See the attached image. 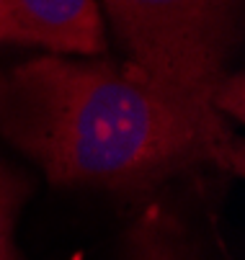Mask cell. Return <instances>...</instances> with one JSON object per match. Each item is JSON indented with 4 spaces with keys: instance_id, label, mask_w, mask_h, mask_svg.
Listing matches in <instances>:
<instances>
[{
    "instance_id": "cell-2",
    "label": "cell",
    "mask_w": 245,
    "mask_h": 260,
    "mask_svg": "<svg viewBox=\"0 0 245 260\" xmlns=\"http://www.w3.org/2000/svg\"><path fill=\"white\" fill-rule=\"evenodd\" d=\"M98 8L121 62L212 108L242 39V0H98Z\"/></svg>"
},
{
    "instance_id": "cell-5",
    "label": "cell",
    "mask_w": 245,
    "mask_h": 260,
    "mask_svg": "<svg viewBox=\"0 0 245 260\" xmlns=\"http://www.w3.org/2000/svg\"><path fill=\"white\" fill-rule=\"evenodd\" d=\"M137 260H178L176 255L170 252V247H165L163 242H155V240H142V247L137 252Z\"/></svg>"
},
{
    "instance_id": "cell-4",
    "label": "cell",
    "mask_w": 245,
    "mask_h": 260,
    "mask_svg": "<svg viewBox=\"0 0 245 260\" xmlns=\"http://www.w3.org/2000/svg\"><path fill=\"white\" fill-rule=\"evenodd\" d=\"M21 201H23L21 180L0 162V260H23L13 242V224Z\"/></svg>"
},
{
    "instance_id": "cell-1",
    "label": "cell",
    "mask_w": 245,
    "mask_h": 260,
    "mask_svg": "<svg viewBox=\"0 0 245 260\" xmlns=\"http://www.w3.org/2000/svg\"><path fill=\"white\" fill-rule=\"evenodd\" d=\"M0 137L54 185L147 193L201 165L242 175V139L212 108L109 57L39 54L0 70Z\"/></svg>"
},
{
    "instance_id": "cell-3",
    "label": "cell",
    "mask_w": 245,
    "mask_h": 260,
    "mask_svg": "<svg viewBox=\"0 0 245 260\" xmlns=\"http://www.w3.org/2000/svg\"><path fill=\"white\" fill-rule=\"evenodd\" d=\"M0 47L106 57L109 31L98 0H0Z\"/></svg>"
}]
</instances>
